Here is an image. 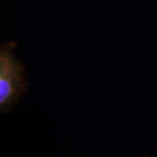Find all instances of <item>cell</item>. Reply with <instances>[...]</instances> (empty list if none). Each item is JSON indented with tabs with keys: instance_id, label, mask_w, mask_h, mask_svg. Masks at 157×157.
<instances>
[{
	"instance_id": "obj_1",
	"label": "cell",
	"mask_w": 157,
	"mask_h": 157,
	"mask_svg": "<svg viewBox=\"0 0 157 157\" xmlns=\"http://www.w3.org/2000/svg\"><path fill=\"white\" fill-rule=\"evenodd\" d=\"M26 87L23 70L10 51L2 49L0 58V106L8 111Z\"/></svg>"
}]
</instances>
